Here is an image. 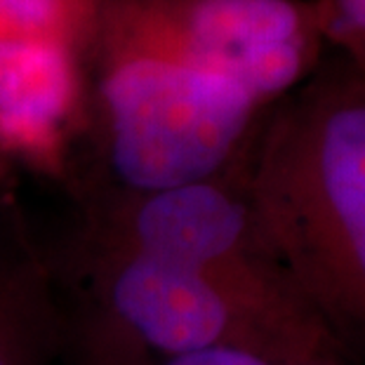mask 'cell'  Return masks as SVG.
Here are the masks:
<instances>
[{"label": "cell", "mask_w": 365, "mask_h": 365, "mask_svg": "<svg viewBox=\"0 0 365 365\" xmlns=\"http://www.w3.org/2000/svg\"><path fill=\"white\" fill-rule=\"evenodd\" d=\"M78 278V341L108 351L344 359L259 227L245 156L170 189L108 186L88 210Z\"/></svg>", "instance_id": "1"}, {"label": "cell", "mask_w": 365, "mask_h": 365, "mask_svg": "<svg viewBox=\"0 0 365 365\" xmlns=\"http://www.w3.org/2000/svg\"><path fill=\"white\" fill-rule=\"evenodd\" d=\"M262 231L341 356L365 365V73L321 61L245 151Z\"/></svg>", "instance_id": "2"}, {"label": "cell", "mask_w": 365, "mask_h": 365, "mask_svg": "<svg viewBox=\"0 0 365 365\" xmlns=\"http://www.w3.org/2000/svg\"><path fill=\"white\" fill-rule=\"evenodd\" d=\"M85 45L115 189L156 191L222 175L243 156L269 111L243 85L97 17Z\"/></svg>", "instance_id": "3"}, {"label": "cell", "mask_w": 365, "mask_h": 365, "mask_svg": "<svg viewBox=\"0 0 365 365\" xmlns=\"http://www.w3.org/2000/svg\"><path fill=\"white\" fill-rule=\"evenodd\" d=\"M95 17L269 106L323 61L314 0H97Z\"/></svg>", "instance_id": "4"}, {"label": "cell", "mask_w": 365, "mask_h": 365, "mask_svg": "<svg viewBox=\"0 0 365 365\" xmlns=\"http://www.w3.org/2000/svg\"><path fill=\"white\" fill-rule=\"evenodd\" d=\"M81 43L0 38V151L52 160L78 99Z\"/></svg>", "instance_id": "5"}, {"label": "cell", "mask_w": 365, "mask_h": 365, "mask_svg": "<svg viewBox=\"0 0 365 365\" xmlns=\"http://www.w3.org/2000/svg\"><path fill=\"white\" fill-rule=\"evenodd\" d=\"M66 341L57 276L0 186V365H52Z\"/></svg>", "instance_id": "6"}, {"label": "cell", "mask_w": 365, "mask_h": 365, "mask_svg": "<svg viewBox=\"0 0 365 365\" xmlns=\"http://www.w3.org/2000/svg\"><path fill=\"white\" fill-rule=\"evenodd\" d=\"M97 0H0V38H66L85 45Z\"/></svg>", "instance_id": "7"}, {"label": "cell", "mask_w": 365, "mask_h": 365, "mask_svg": "<svg viewBox=\"0 0 365 365\" xmlns=\"http://www.w3.org/2000/svg\"><path fill=\"white\" fill-rule=\"evenodd\" d=\"M81 346L78 365H354L344 359H323V361H274L264 356L245 354V351H205L191 356H177V359H149V356L118 354L108 349L85 344Z\"/></svg>", "instance_id": "8"}, {"label": "cell", "mask_w": 365, "mask_h": 365, "mask_svg": "<svg viewBox=\"0 0 365 365\" xmlns=\"http://www.w3.org/2000/svg\"><path fill=\"white\" fill-rule=\"evenodd\" d=\"M325 43L344 52L365 38V0H314Z\"/></svg>", "instance_id": "9"}, {"label": "cell", "mask_w": 365, "mask_h": 365, "mask_svg": "<svg viewBox=\"0 0 365 365\" xmlns=\"http://www.w3.org/2000/svg\"><path fill=\"white\" fill-rule=\"evenodd\" d=\"M341 57H346L356 68H359V71L365 73V38L359 43H354L351 48H346L344 52H341Z\"/></svg>", "instance_id": "10"}]
</instances>
